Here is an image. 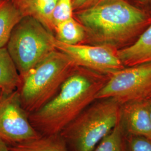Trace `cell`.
Wrapping results in <instances>:
<instances>
[{
    "label": "cell",
    "instance_id": "cell-4",
    "mask_svg": "<svg viewBox=\"0 0 151 151\" xmlns=\"http://www.w3.org/2000/svg\"><path fill=\"white\" fill-rule=\"evenodd\" d=\"M122 104L109 97L96 99L60 132L68 151H92L120 119Z\"/></svg>",
    "mask_w": 151,
    "mask_h": 151
},
{
    "label": "cell",
    "instance_id": "cell-22",
    "mask_svg": "<svg viewBox=\"0 0 151 151\" xmlns=\"http://www.w3.org/2000/svg\"><path fill=\"white\" fill-rule=\"evenodd\" d=\"M4 1V0H0V1Z\"/></svg>",
    "mask_w": 151,
    "mask_h": 151
},
{
    "label": "cell",
    "instance_id": "cell-2",
    "mask_svg": "<svg viewBox=\"0 0 151 151\" xmlns=\"http://www.w3.org/2000/svg\"><path fill=\"white\" fill-rule=\"evenodd\" d=\"M73 16L85 28L90 44L113 48L142 32L150 22L143 11L124 0H109Z\"/></svg>",
    "mask_w": 151,
    "mask_h": 151
},
{
    "label": "cell",
    "instance_id": "cell-3",
    "mask_svg": "<svg viewBox=\"0 0 151 151\" xmlns=\"http://www.w3.org/2000/svg\"><path fill=\"white\" fill-rule=\"evenodd\" d=\"M77 67L68 55L55 49L21 78L16 90L27 114L51 100Z\"/></svg>",
    "mask_w": 151,
    "mask_h": 151
},
{
    "label": "cell",
    "instance_id": "cell-16",
    "mask_svg": "<svg viewBox=\"0 0 151 151\" xmlns=\"http://www.w3.org/2000/svg\"><path fill=\"white\" fill-rule=\"evenodd\" d=\"M92 151H128L127 134L120 119L112 130Z\"/></svg>",
    "mask_w": 151,
    "mask_h": 151
},
{
    "label": "cell",
    "instance_id": "cell-21",
    "mask_svg": "<svg viewBox=\"0 0 151 151\" xmlns=\"http://www.w3.org/2000/svg\"><path fill=\"white\" fill-rule=\"evenodd\" d=\"M146 101L147 108H148V110L149 114H150V116L151 120V97L146 99Z\"/></svg>",
    "mask_w": 151,
    "mask_h": 151
},
{
    "label": "cell",
    "instance_id": "cell-18",
    "mask_svg": "<svg viewBox=\"0 0 151 151\" xmlns=\"http://www.w3.org/2000/svg\"><path fill=\"white\" fill-rule=\"evenodd\" d=\"M127 145L128 151H151V138L127 134Z\"/></svg>",
    "mask_w": 151,
    "mask_h": 151
},
{
    "label": "cell",
    "instance_id": "cell-9",
    "mask_svg": "<svg viewBox=\"0 0 151 151\" xmlns=\"http://www.w3.org/2000/svg\"><path fill=\"white\" fill-rule=\"evenodd\" d=\"M120 122L127 135L151 138V120L146 99L123 104Z\"/></svg>",
    "mask_w": 151,
    "mask_h": 151
},
{
    "label": "cell",
    "instance_id": "cell-1",
    "mask_svg": "<svg viewBox=\"0 0 151 151\" xmlns=\"http://www.w3.org/2000/svg\"><path fill=\"white\" fill-rule=\"evenodd\" d=\"M110 76L77 67L58 93L37 111L29 115L33 128L40 135L59 134L96 99Z\"/></svg>",
    "mask_w": 151,
    "mask_h": 151
},
{
    "label": "cell",
    "instance_id": "cell-6",
    "mask_svg": "<svg viewBox=\"0 0 151 151\" xmlns=\"http://www.w3.org/2000/svg\"><path fill=\"white\" fill-rule=\"evenodd\" d=\"M151 95V62L123 68L110 76L96 99L112 97L121 104Z\"/></svg>",
    "mask_w": 151,
    "mask_h": 151
},
{
    "label": "cell",
    "instance_id": "cell-15",
    "mask_svg": "<svg viewBox=\"0 0 151 151\" xmlns=\"http://www.w3.org/2000/svg\"><path fill=\"white\" fill-rule=\"evenodd\" d=\"M22 17L11 0L0 1V48L6 46L14 27Z\"/></svg>",
    "mask_w": 151,
    "mask_h": 151
},
{
    "label": "cell",
    "instance_id": "cell-24",
    "mask_svg": "<svg viewBox=\"0 0 151 151\" xmlns=\"http://www.w3.org/2000/svg\"></svg>",
    "mask_w": 151,
    "mask_h": 151
},
{
    "label": "cell",
    "instance_id": "cell-20",
    "mask_svg": "<svg viewBox=\"0 0 151 151\" xmlns=\"http://www.w3.org/2000/svg\"><path fill=\"white\" fill-rule=\"evenodd\" d=\"M0 151H10L7 145L1 140H0Z\"/></svg>",
    "mask_w": 151,
    "mask_h": 151
},
{
    "label": "cell",
    "instance_id": "cell-5",
    "mask_svg": "<svg viewBox=\"0 0 151 151\" xmlns=\"http://www.w3.org/2000/svg\"><path fill=\"white\" fill-rule=\"evenodd\" d=\"M53 33L29 16L23 17L11 32L6 46L20 78L56 49Z\"/></svg>",
    "mask_w": 151,
    "mask_h": 151
},
{
    "label": "cell",
    "instance_id": "cell-23",
    "mask_svg": "<svg viewBox=\"0 0 151 151\" xmlns=\"http://www.w3.org/2000/svg\"><path fill=\"white\" fill-rule=\"evenodd\" d=\"M151 97V96H150V97Z\"/></svg>",
    "mask_w": 151,
    "mask_h": 151
},
{
    "label": "cell",
    "instance_id": "cell-19",
    "mask_svg": "<svg viewBox=\"0 0 151 151\" xmlns=\"http://www.w3.org/2000/svg\"><path fill=\"white\" fill-rule=\"evenodd\" d=\"M109 0H73L74 12L102 4Z\"/></svg>",
    "mask_w": 151,
    "mask_h": 151
},
{
    "label": "cell",
    "instance_id": "cell-12",
    "mask_svg": "<svg viewBox=\"0 0 151 151\" xmlns=\"http://www.w3.org/2000/svg\"><path fill=\"white\" fill-rule=\"evenodd\" d=\"M10 151H68L59 134L40 135L37 138L8 146Z\"/></svg>",
    "mask_w": 151,
    "mask_h": 151
},
{
    "label": "cell",
    "instance_id": "cell-8",
    "mask_svg": "<svg viewBox=\"0 0 151 151\" xmlns=\"http://www.w3.org/2000/svg\"><path fill=\"white\" fill-rule=\"evenodd\" d=\"M54 44L56 49L68 55L78 67L108 76L124 68L113 47L86 44L67 45L55 38Z\"/></svg>",
    "mask_w": 151,
    "mask_h": 151
},
{
    "label": "cell",
    "instance_id": "cell-17",
    "mask_svg": "<svg viewBox=\"0 0 151 151\" xmlns=\"http://www.w3.org/2000/svg\"><path fill=\"white\" fill-rule=\"evenodd\" d=\"M73 0H58L52 14V22L55 26L61 22L73 17Z\"/></svg>",
    "mask_w": 151,
    "mask_h": 151
},
{
    "label": "cell",
    "instance_id": "cell-13",
    "mask_svg": "<svg viewBox=\"0 0 151 151\" xmlns=\"http://www.w3.org/2000/svg\"><path fill=\"white\" fill-rule=\"evenodd\" d=\"M54 35L58 41L67 45L84 44L86 42L85 29L74 16L58 24L54 29Z\"/></svg>",
    "mask_w": 151,
    "mask_h": 151
},
{
    "label": "cell",
    "instance_id": "cell-10",
    "mask_svg": "<svg viewBox=\"0 0 151 151\" xmlns=\"http://www.w3.org/2000/svg\"><path fill=\"white\" fill-rule=\"evenodd\" d=\"M11 1L20 11L22 17L29 16L36 19L54 34L52 14L58 0Z\"/></svg>",
    "mask_w": 151,
    "mask_h": 151
},
{
    "label": "cell",
    "instance_id": "cell-14",
    "mask_svg": "<svg viewBox=\"0 0 151 151\" xmlns=\"http://www.w3.org/2000/svg\"><path fill=\"white\" fill-rule=\"evenodd\" d=\"M20 81V76L6 47L0 48V91H15Z\"/></svg>",
    "mask_w": 151,
    "mask_h": 151
},
{
    "label": "cell",
    "instance_id": "cell-11",
    "mask_svg": "<svg viewBox=\"0 0 151 151\" xmlns=\"http://www.w3.org/2000/svg\"><path fill=\"white\" fill-rule=\"evenodd\" d=\"M117 54L123 65L129 67L151 62V24L134 43L117 50Z\"/></svg>",
    "mask_w": 151,
    "mask_h": 151
},
{
    "label": "cell",
    "instance_id": "cell-7",
    "mask_svg": "<svg viewBox=\"0 0 151 151\" xmlns=\"http://www.w3.org/2000/svg\"><path fill=\"white\" fill-rule=\"evenodd\" d=\"M40 136L29 121L17 91H0V140L10 146Z\"/></svg>",
    "mask_w": 151,
    "mask_h": 151
}]
</instances>
